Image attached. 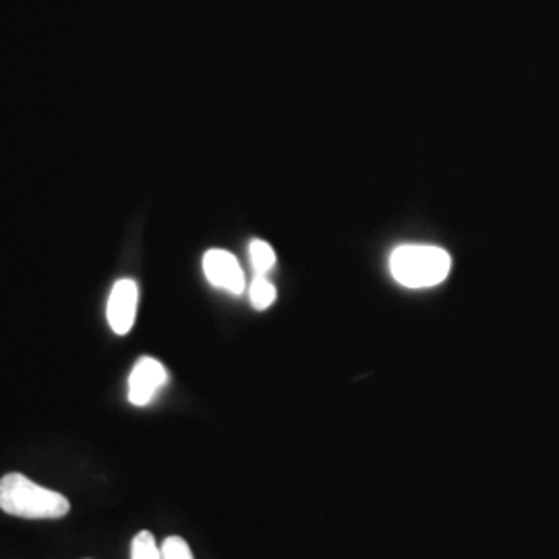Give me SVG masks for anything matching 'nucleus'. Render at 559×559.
Segmentation results:
<instances>
[{
	"mask_svg": "<svg viewBox=\"0 0 559 559\" xmlns=\"http://www.w3.org/2000/svg\"><path fill=\"white\" fill-rule=\"evenodd\" d=\"M0 510L17 519L57 520L69 514L71 503L59 491L40 487L21 473H9L0 480Z\"/></svg>",
	"mask_w": 559,
	"mask_h": 559,
	"instance_id": "obj_1",
	"label": "nucleus"
},
{
	"mask_svg": "<svg viewBox=\"0 0 559 559\" xmlns=\"http://www.w3.org/2000/svg\"><path fill=\"white\" fill-rule=\"evenodd\" d=\"M392 276L406 288H431L448 278L452 258L431 245H402L390 258Z\"/></svg>",
	"mask_w": 559,
	"mask_h": 559,
	"instance_id": "obj_2",
	"label": "nucleus"
},
{
	"mask_svg": "<svg viewBox=\"0 0 559 559\" xmlns=\"http://www.w3.org/2000/svg\"><path fill=\"white\" fill-rule=\"evenodd\" d=\"M138 284L133 280L124 278L119 280L112 286L110 299H108V323L110 328L119 334L124 336L131 332L133 323H135V313H138Z\"/></svg>",
	"mask_w": 559,
	"mask_h": 559,
	"instance_id": "obj_3",
	"label": "nucleus"
},
{
	"mask_svg": "<svg viewBox=\"0 0 559 559\" xmlns=\"http://www.w3.org/2000/svg\"><path fill=\"white\" fill-rule=\"evenodd\" d=\"M166 380H168V373H166L160 360L143 357V359L138 360V365L131 371L129 400L135 406L150 404L154 396L158 394L162 385L166 383Z\"/></svg>",
	"mask_w": 559,
	"mask_h": 559,
	"instance_id": "obj_4",
	"label": "nucleus"
},
{
	"mask_svg": "<svg viewBox=\"0 0 559 559\" xmlns=\"http://www.w3.org/2000/svg\"><path fill=\"white\" fill-rule=\"evenodd\" d=\"M203 272L205 278L222 290H228L233 295H240L245 290V274L240 270L239 261L222 249H212L203 255Z\"/></svg>",
	"mask_w": 559,
	"mask_h": 559,
	"instance_id": "obj_5",
	"label": "nucleus"
},
{
	"mask_svg": "<svg viewBox=\"0 0 559 559\" xmlns=\"http://www.w3.org/2000/svg\"><path fill=\"white\" fill-rule=\"evenodd\" d=\"M249 299L253 302L255 309H267L272 307V302L276 300V288L270 280L265 278L263 274H258L255 280L251 282V288H249Z\"/></svg>",
	"mask_w": 559,
	"mask_h": 559,
	"instance_id": "obj_6",
	"label": "nucleus"
},
{
	"mask_svg": "<svg viewBox=\"0 0 559 559\" xmlns=\"http://www.w3.org/2000/svg\"><path fill=\"white\" fill-rule=\"evenodd\" d=\"M249 258L258 274H267L276 263V253L265 240H253L249 245Z\"/></svg>",
	"mask_w": 559,
	"mask_h": 559,
	"instance_id": "obj_7",
	"label": "nucleus"
},
{
	"mask_svg": "<svg viewBox=\"0 0 559 559\" xmlns=\"http://www.w3.org/2000/svg\"><path fill=\"white\" fill-rule=\"evenodd\" d=\"M131 559H162L160 545L152 533L141 531L131 543Z\"/></svg>",
	"mask_w": 559,
	"mask_h": 559,
	"instance_id": "obj_8",
	"label": "nucleus"
},
{
	"mask_svg": "<svg viewBox=\"0 0 559 559\" xmlns=\"http://www.w3.org/2000/svg\"><path fill=\"white\" fill-rule=\"evenodd\" d=\"M162 559H193L187 540L180 537H168L160 545Z\"/></svg>",
	"mask_w": 559,
	"mask_h": 559,
	"instance_id": "obj_9",
	"label": "nucleus"
}]
</instances>
